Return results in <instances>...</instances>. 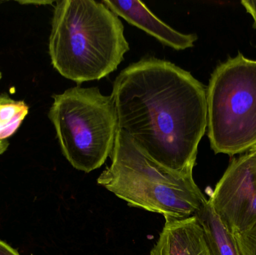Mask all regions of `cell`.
<instances>
[{
    "mask_svg": "<svg viewBox=\"0 0 256 255\" xmlns=\"http://www.w3.org/2000/svg\"><path fill=\"white\" fill-rule=\"evenodd\" d=\"M118 129L149 158L177 172H192L208 124L206 88L165 60L130 64L114 82Z\"/></svg>",
    "mask_w": 256,
    "mask_h": 255,
    "instance_id": "cell-1",
    "label": "cell"
},
{
    "mask_svg": "<svg viewBox=\"0 0 256 255\" xmlns=\"http://www.w3.org/2000/svg\"><path fill=\"white\" fill-rule=\"evenodd\" d=\"M124 29L102 1H55L49 38L52 67L78 84L106 77L129 51Z\"/></svg>",
    "mask_w": 256,
    "mask_h": 255,
    "instance_id": "cell-2",
    "label": "cell"
},
{
    "mask_svg": "<svg viewBox=\"0 0 256 255\" xmlns=\"http://www.w3.org/2000/svg\"><path fill=\"white\" fill-rule=\"evenodd\" d=\"M112 163L98 184L134 208L161 214L165 219L195 217L208 199L194 181L192 172H177L142 152L118 129L111 153Z\"/></svg>",
    "mask_w": 256,
    "mask_h": 255,
    "instance_id": "cell-3",
    "label": "cell"
},
{
    "mask_svg": "<svg viewBox=\"0 0 256 255\" xmlns=\"http://www.w3.org/2000/svg\"><path fill=\"white\" fill-rule=\"evenodd\" d=\"M48 118L62 152L75 169L90 173L106 162L115 145L118 118L111 95L76 86L52 95Z\"/></svg>",
    "mask_w": 256,
    "mask_h": 255,
    "instance_id": "cell-4",
    "label": "cell"
},
{
    "mask_svg": "<svg viewBox=\"0 0 256 255\" xmlns=\"http://www.w3.org/2000/svg\"><path fill=\"white\" fill-rule=\"evenodd\" d=\"M208 136L215 154L256 146V60L238 53L220 64L206 89Z\"/></svg>",
    "mask_w": 256,
    "mask_h": 255,
    "instance_id": "cell-5",
    "label": "cell"
},
{
    "mask_svg": "<svg viewBox=\"0 0 256 255\" xmlns=\"http://www.w3.org/2000/svg\"><path fill=\"white\" fill-rule=\"evenodd\" d=\"M232 234L256 223V148L230 163L208 199Z\"/></svg>",
    "mask_w": 256,
    "mask_h": 255,
    "instance_id": "cell-6",
    "label": "cell"
},
{
    "mask_svg": "<svg viewBox=\"0 0 256 255\" xmlns=\"http://www.w3.org/2000/svg\"><path fill=\"white\" fill-rule=\"evenodd\" d=\"M102 2L118 16L143 30L160 42L176 50H184L194 46L197 35L183 34L171 28L156 17L142 1L104 0Z\"/></svg>",
    "mask_w": 256,
    "mask_h": 255,
    "instance_id": "cell-7",
    "label": "cell"
},
{
    "mask_svg": "<svg viewBox=\"0 0 256 255\" xmlns=\"http://www.w3.org/2000/svg\"><path fill=\"white\" fill-rule=\"evenodd\" d=\"M165 220L150 255H210L204 231L196 217Z\"/></svg>",
    "mask_w": 256,
    "mask_h": 255,
    "instance_id": "cell-8",
    "label": "cell"
},
{
    "mask_svg": "<svg viewBox=\"0 0 256 255\" xmlns=\"http://www.w3.org/2000/svg\"><path fill=\"white\" fill-rule=\"evenodd\" d=\"M195 217L204 231L210 255H242L234 235L216 215L208 199Z\"/></svg>",
    "mask_w": 256,
    "mask_h": 255,
    "instance_id": "cell-9",
    "label": "cell"
},
{
    "mask_svg": "<svg viewBox=\"0 0 256 255\" xmlns=\"http://www.w3.org/2000/svg\"><path fill=\"white\" fill-rule=\"evenodd\" d=\"M30 108L22 100H16L7 94H0V156L9 147V138L20 127Z\"/></svg>",
    "mask_w": 256,
    "mask_h": 255,
    "instance_id": "cell-10",
    "label": "cell"
},
{
    "mask_svg": "<svg viewBox=\"0 0 256 255\" xmlns=\"http://www.w3.org/2000/svg\"><path fill=\"white\" fill-rule=\"evenodd\" d=\"M233 235L242 255H256V223L245 232Z\"/></svg>",
    "mask_w": 256,
    "mask_h": 255,
    "instance_id": "cell-11",
    "label": "cell"
},
{
    "mask_svg": "<svg viewBox=\"0 0 256 255\" xmlns=\"http://www.w3.org/2000/svg\"><path fill=\"white\" fill-rule=\"evenodd\" d=\"M242 4L246 11L254 18L256 27V0H244L242 1Z\"/></svg>",
    "mask_w": 256,
    "mask_h": 255,
    "instance_id": "cell-12",
    "label": "cell"
},
{
    "mask_svg": "<svg viewBox=\"0 0 256 255\" xmlns=\"http://www.w3.org/2000/svg\"><path fill=\"white\" fill-rule=\"evenodd\" d=\"M0 255H20L14 249L0 240Z\"/></svg>",
    "mask_w": 256,
    "mask_h": 255,
    "instance_id": "cell-13",
    "label": "cell"
},
{
    "mask_svg": "<svg viewBox=\"0 0 256 255\" xmlns=\"http://www.w3.org/2000/svg\"><path fill=\"white\" fill-rule=\"evenodd\" d=\"M20 4H36V5H45V4H52L54 1H18Z\"/></svg>",
    "mask_w": 256,
    "mask_h": 255,
    "instance_id": "cell-14",
    "label": "cell"
},
{
    "mask_svg": "<svg viewBox=\"0 0 256 255\" xmlns=\"http://www.w3.org/2000/svg\"><path fill=\"white\" fill-rule=\"evenodd\" d=\"M2 78V74L1 70H0V81H1Z\"/></svg>",
    "mask_w": 256,
    "mask_h": 255,
    "instance_id": "cell-15",
    "label": "cell"
},
{
    "mask_svg": "<svg viewBox=\"0 0 256 255\" xmlns=\"http://www.w3.org/2000/svg\"><path fill=\"white\" fill-rule=\"evenodd\" d=\"M255 148H256V146L255 147Z\"/></svg>",
    "mask_w": 256,
    "mask_h": 255,
    "instance_id": "cell-16",
    "label": "cell"
}]
</instances>
